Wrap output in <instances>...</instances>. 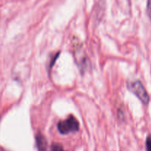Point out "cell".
I'll return each mask as SVG.
<instances>
[{
	"instance_id": "cell-2",
	"label": "cell",
	"mask_w": 151,
	"mask_h": 151,
	"mask_svg": "<svg viewBox=\"0 0 151 151\" xmlns=\"http://www.w3.org/2000/svg\"><path fill=\"white\" fill-rule=\"evenodd\" d=\"M58 130L61 134L75 132L79 130V122L73 115H70L67 119L60 121L58 123Z\"/></svg>"
},
{
	"instance_id": "cell-4",
	"label": "cell",
	"mask_w": 151,
	"mask_h": 151,
	"mask_svg": "<svg viewBox=\"0 0 151 151\" xmlns=\"http://www.w3.org/2000/svg\"><path fill=\"white\" fill-rule=\"evenodd\" d=\"M50 151H66L60 144H53L52 145Z\"/></svg>"
},
{
	"instance_id": "cell-1",
	"label": "cell",
	"mask_w": 151,
	"mask_h": 151,
	"mask_svg": "<svg viewBox=\"0 0 151 151\" xmlns=\"http://www.w3.org/2000/svg\"><path fill=\"white\" fill-rule=\"evenodd\" d=\"M128 88L139 99L143 104H148L150 102V97L141 81H130L128 83Z\"/></svg>"
},
{
	"instance_id": "cell-3",
	"label": "cell",
	"mask_w": 151,
	"mask_h": 151,
	"mask_svg": "<svg viewBox=\"0 0 151 151\" xmlns=\"http://www.w3.org/2000/svg\"><path fill=\"white\" fill-rule=\"evenodd\" d=\"M36 145L39 151H46L47 147V141L44 136L41 133H38L35 137Z\"/></svg>"
},
{
	"instance_id": "cell-7",
	"label": "cell",
	"mask_w": 151,
	"mask_h": 151,
	"mask_svg": "<svg viewBox=\"0 0 151 151\" xmlns=\"http://www.w3.org/2000/svg\"><path fill=\"white\" fill-rule=\"evenodd\" d=\"M0 119H1V116H0Z\"/></svg>"
},
{
	"instance_id": "cell-6",
	"label": "cell",
	"mask_w": 151,
	"mask_h": 151,
	"mask_svg": "<svg viewBox=\"0 0 151 151\" xmlns=\"http://www.w3.org/2000/svg\"><path fill=\"white\" fill-rule=\"evenodd\" d=\"M147 13L151 20V0H147Z\"/></svg>"
},
{
	"instance_id": "cell-5",
	"label": "cell",
	"mask_w": 151,
	"mask_h": 151,
	"mask_svg": "<svg viewBox=\"0 0 151 151\" xmlns=\"http://www.w3.org/2000/svg\"><path fill=\"white\" fill-rule=\"evenodd\" d=\"M146 150L151 151V135H149L146 139Z\"/></svg>"
}]
</instances>
